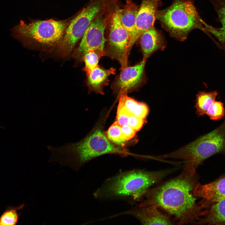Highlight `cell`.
<instances>
[{"instance_id":"obj_1","label":"cell","mask_w":225,"mask_h":225,"mask_svg":"<svg viewBox=\"0 0 225 225\" xmlns=\"http://www.w3.org/2000/svg\"><path fill=\"white\" fill-rule=\"evenodd\" d=\"M196 171L185 166L177 177L148 189L139 206H155L173 216L179 224L198 223L203 215V208L193 192L199 183Z\"/></svg>"},{"instance_id":"obj_2","label":"cell","mask_w":225,"mask_h":225,"mask_svg":"<svg viewBox=\"0 0 225 225\" xmlns=\"http://www.w3.org/2000/svg\"><path fill=\"white\" fill-rule=\"evenodd\" d=\"M51 155L50 162H57L62 166H68L75 170L97 157L106 154L122 156L128 154L126 150L111 142L100 128H97L80 141L67 143L59 147L47 146Z\"/></svg>"},{"instance_id":"obj_3","label":"cell","mask_w":225,"mask_h":225,"mask_svg":"<svg viewBox=\"0 0 225 225\" xmlns=\"http://www.w3.org/2000/svg\"><path fill=\"white\" fill-rule=\"evenodd\" d=\"M135 170L121 173L108 180L95 192L97 198L122 197L139 200L148 188L175 170Z\"/></svg>"},{"instance_id":"obj_4","label":"cell","mask_w":225,"mask_h":225,"mask_svg":"<svg viewBox=\"0 0 225 225\" xmlns=\"http://www.w3.org/2000/svg\"><path fill=\"white\" fill-rule=\"evenodd\" d=\"M155 18L171 36L181 41L195 29L206 33L208 25L201 18L192 0H173L169 7L157 11Z\"/></svg>"},{"instance_id":"obj_5","label":"cell","mask_w":225,"mask_h":225,"mask_svg":"<svg viewBox=\"0 0 225 225\" xmlns=\"http://www.w3.org/2000/svg\"><path fill=\"white\" fill-rule=\"evenodd\" d=\"M217 154H225V121L210 132L161 158L182 160L185 166L196 170L204 160Z\"/></svg>"},{"instance_id":"obj_6","label":"cell","mask_w":225,"mask_h":225,"mask_svg":"<svg viewBox=\"0 0 225 225\" xmlns=\"http://www.w3.org/2000/svg\"><path fill=\"white\" fill-rule=\"evenodd\" d=\"M68 21L36 20L27 23L21 20L11 29L12 36L18 39H29L46 45L62 40L69 23Z\"/></svg>"},{"instance_id":"obj_7","label":"cell","mask_w":225,"mask_h":225,"mask_svg":"<svg viewBox=\"0 0 225 225\" xmlns=\"http://www.w3.org/2000/svg\"><path fill=\"white\" fill-rule=\"evenodd\" d=\"M113 0H90L81 12L70 21L61 41V48L67 53L70 52L94 18Z\"/></svg>"},{"instance_id":"obj_8","label":"cell","mask_w":225,"mask_h":225,"mask_svg":"<svg viewBox=\"0 0 225 225\" xmlns=\"http://www.w3.org/2000/svg\"><path fill=\"white\" fill-rule=\"evenodd\" d=\"M119 8L116 7L111 14L109 34L104 50L105 55L119 62L121 69L128 66L130 35L121 22Z\"/></svg>"},{"instance_id":"obj_9","label":"cell","mask_w":225,"mask_h":225,"mask_svg":"<svg viewBox=\"0 0 225 225\" xmlns=\"http://www.w3.org/2000/svg\"><path fill=\"white\" fill-rule=\"evenodd\" d=\"M109 6L97 16L85 31L76 52L77 58H83L85 53L90 50H104L106 41L105 30L112 13H109Z\"/></svg>"},{"instance_id":"obj_10","label":"cell","mask_w":225,"mask_h":225,"mask_svg":"<svg viewBox=\"0 0 225 225\" xmlns=\"http://www.w3.org/2000/svg\"><path fill=\"white\" fill-rule=\"evenodd\" d=\"M146 60L142 59L136 64L127 66L121 72L112 85L114 92L119 97L137 90L146 80L145 67Z\"/></svg>"},{"instance_id":"obj_11","label":"cell","mask_w":225,"mask_h":225,"mask_svg":"<svg viewBox=\"0 0 225 225\" xmlns=\"http://www.w3.org/2000/svg\"><path fill=\"white\" fill-rule=\"evenodd\" d=\"M161 0H142L137 16L134 31L131 35L129 50L145 31L154 27L155 14L161 6Z\"/></svg>"},{"instance_id":"obj_12","label":"cell","mask_w":225,"mask_h":225,"mask_svg":"<svg viewBox=\"0 0 225 225\" xmlns=\"http://www.w3.org/2000/svg\"><path fill=\"white\" fill-rule=\"evenodd\" d=\"M195 196L202 199L201 202L206 205L225 197V177L207 184L198 183L193 191Z\"/></svg>"},{"instance_id":"obj_13","label":"cell","mask_w":225,"mask_h":225,"mask_svg":"<svg viewBox=\"0 0 225 225\" xmlns=\"http://www.w3.org/2000/svg\"><path fill=\"white\" fill-rule=\"evenodd\" d=\"M139 38L143 59L146 60L155 52L163 50L166 47L162 33L154 27L145 31Z\"/></svg>"},{"instance_id":"obj_14","label":"cell","mask_w":225,"mask_h":225,"mask_svg":"<svg viewBox=\"0 0 225 225\" xmlns=\"http://www.w3.org/2000/svg\"><path fill=\"white\" fill-rule=\"evenodd\" d=\"M128 212L139 220L143 224L171 225L173 224L168 215L165 214L155 206L148 205Z\"/></svg>"},{"instance_id":"obj_15","label":"cell","mask_w":225,"mask_h":225,"mask_svg":"<svg viewBox=\"0 0 225 225\" xmlns=\"http://www.w3.org/2000/svg\"><path fill=\"white\" fill-rule=\"evenodd\" d=\"M198 224H225V197L205 205L203 215Z\"/></svg>"},{"instance_id":"obj_16","label":"cell","mask_w":225,"mask_h":225,"mask_svg":"<svg viewBox=\"0 0 225 225\" xmlns=\"http://www.w3.org/2000/svg\"><path fill=\"white\" fill-rule=\"evenodd\" d=\"M216 12V20L220 23V28L208 25L207 34L210 36L212 35L218 40V46L225 52V0H210Z\"/></svg>"},{"instance_id":"obj_17","label":"cell","mask_w":225,"mask_h":225,"mask_svg":"<svg viewBox=\"0 0 225 225\" xmlns=\"http://www.w3.org/2000/svg\"><path fill=\"white\" fill-rule=\"evenodd\" d=\"M113 68L106 69L98 66L87 74V83L90 91L104 94L103 88L108 85L110 75L115 74Z\"/></svg>"},{"instance_id":"obj_18","label":"cell","mask_w":225,"mask_h":225,"mask_svg":"<svg viewBox=\"0 0 225 225\" xmlns=\"http://www.w3.org/2000/svg\"><path fill=\"white\" fill-rule=\"evenodd\" d=\"M139 8V6L131 1L126 2L122 8H119L121 22L129 32L130 38L134 30Z\"/></svg>"},{"instance_id":"obj_19","label":"cell","mask_w":225,"mask_h":225,"mask_svg":"<svg viewBox=\"0 0 225 225\" xmlns=\"http://www.w3.org/2000/svg\"><path fill=\"white\" fill-rule=\"evenodd\" d=\"M118 98L122 100L125 108L130 115L145 119L149 111L145 103L138 102L128 96L127 94L121 95Z\"/></svg>"},{"instance_id":"obj_20","label":"cell","mask_w":225,"mask_h":225,"mask_svg":"<svg viewBox=\"0 0 225 225\" xmlns=\"http://www.w3.org/2000/svg\"><path fill=\"white\" fill-rule=\"evenodd\" d=\"M218 94L217 91L207 92L200 91L197 95L195 107L198 116H203L206 113Z\"/></svg>"},{"instance_id":"obj_21","label":"cell","mask_w":225,"mask_h":225,"mask_svg":"<svg viewBox=\"0 0 225 225\" xmlns=\"http://www.w3.org/2000/svg\"><path fill=\"white\" fill-rule=\"evenodd\" d=\"M105 55L104 50L93 49L87 52L83 58L85 64L84 70L87 74L98 67L100 58Z\"/></svg>"},{"instance_id":"obj_22","label":"cell","mask_w":225,"mask_h":225,"mask_svg":"<svg viewBox=\"0 0 225 225\" xmlns=\"http://www.w3.org/2000/svg\"><path fill=\"white\" fill-rule=\"evenodd\" d=\"M24 206L23 203L16 207H8L0 217V225L16 224L20 215L18 214V211L22 209Z\"/></svg>"},{"instance_id":"obj_23","label":"cell","mask_w":225,"mask_h":225,"mask_svg":"<svg viewBox=\"0 0 225 225\" xmlns=\"http://www.w3.org/2000/svg\"><path fill=\"white\" fill-rule=\"evenodd\" d=\"M121 127L115 121L109 128L105 135L112 143L122 148L125 146L126 142L122 137Z\"/></svg>"},{"instance_id":"obj_24","label":"cell","mask_w":225,"mask_h":225,"mask_svg":"<svg viewBox=\"0 0 225 225\" xmlns=\"http://www.w3.org/2000/svg\"><path fill=\"white\" fill-rule=\"evenodd\" d=\"M206 114L211 120L216 121L221 119L225 116L223 103L215 100L209 108Z\"/></svg>"},{"instance_id":"obj_25","label":"cell","mask_w":225,"mask_h":225,"mask_svg":"<svg viewBox=\"0 0 225 225\" xmlns=\"http://www.w3.org/2000/svg\"><path fill=\"white\" fill-rule=\"evenodd\" d=\"M116 121L121 127L128 124L130 114L125 108L122 100L119 98Z\"/></svg>"},{"instance_id":"obj_26","label":"cell","mask_w":225,"mask_h":225,"mask_svg":"<svg viewBox=\"0 0 225 225\" xmlns=\"http://www.w3.org/2000/svg\"><path fill=\"white\" fill-rule=\"evenodd\" d=\"M145 122V119L131 115L129 117L128 125L137 132L142 128Z\"/></svg>"},{"instance_id":"obj_27","label":"cell","mask_w":225,"mask_h":225,"mask_svg":"<svg viewBox=\"0 0 225 225\" xmlns=\"http://www.w3.org/2000/svg\"><path fill=\"white\" fill-rule=\"evenodd\" d=\"M137 132L128 124L121 127L122 137L123 140L126 142L134 138Z\"/></svg>"},{"instance_id":"obj_28","label":"cell","mask_w":225,"mask_h":225,"mask_svg":"<svg viewBox=\"0 0 225 225\" xmlns=\"http://www.w3.org/2000/svg\"><path fill=\"white\" fill-rule=\"evenodd\" d=\"M126 2H130L132 1V0H125Z\"/></svg>"},{"instance_id":"obj_29","label":"cell","mask_w":225,"mask_h":225,"mask_svg":"<svg viewBox=\"0 0 225 225\" xmlns=\"http://www.w3.org/2000/svg\"></svg>"}]
</instances>
